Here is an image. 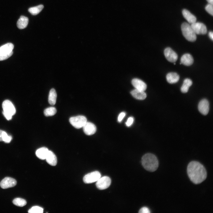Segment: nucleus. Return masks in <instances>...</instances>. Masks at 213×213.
<instances>
[{"instance_id": "obj_14", "label": "nucleus", "mask_w": 213, "mask_h": 213, "mask_svg": "<svg viewBox=\"0 0 213 213\" xmlns=\"http://www.w3.org/2000/svg\"><path fill=\"white\" fill-rule=\"evenodd\" d=\"M14 47L11 43H8L0 47V55L9 54L12 51Z\"/></svg>"}, {"instance_id": "obj_4", "label": "nucleus", "mask_w": 213, "mask_h": 213, "mask_svg": "<svg viewBox=\"0 0 213 213\" xmlns=\"http://www.w3.org/2000/svg\"><path fill=\"white\" fill-rule=\"evenodd\" d=\"M69 122L75 128L79 129L83 127L87 122V120L85 117L79 115L70 117Z\"/></svg>"}, {"instance_id": "obj_27", "label": "nucleus", "mask_w": 213, "mask_h": 213, "mask_svg": "<svg viewBox=\"0 0 213 213\" xmlns=\"http://www.w3.org/2000/svg\"><path fill=\"white\" fill-rule=\"evenodd\" d=\"M28 212L30 213H42L43 212V209L38 206H34L29 210Z\"/></svg>"}, {"instance_id": "obj_17", "label": "nucleus", "mask_w": 213, "mask_h": 213, "mask_svg": "<svg viewBox=\"0 0 213 213\" xmlns=\"http://www.w3.org/2000/svg\"><path fill=\"white\" fill-rule=\"evenodd\" d=\"M183 15L189 23L192 24L196 22V18L188 10L184 9L182 11Z\"/></svg>"}, {"instance_id": "obj_11", "label": "nucleus", "mask_w": 213, "mask_h": 213, "mask_svg": "<svg viewBox=\"0 0 213 213\" xmlns=\"http://www.w3.org/2000/svg\"><path fill=\"white\" fill-rule=\"evenodd\" d=\"M198 109L201 114L204 115H207L209 110V104L208 100L206 99L201 100L199 104Z\"/></svg>"}, {"instance_id": "obj_5", "label": "nucleus", "mask_w": 213, "mask_h": 213, "mask_svg": "<svg viewBox=\"0 0 213 213\" xmlns=\"http://www.w3.org/2000/svg\"><path fill=\"white\" fill-rule=\"evenodd\" d=\"M101 177V174L100 172L95 171L85 175L83 178V181L85 183H91L96 182Z\"/></svg>"}, {"instance_id": "obj_6", "label": "nucleus", "mask_w": 213, "mask_h": 213, "mask_svg": "<svg viewBox=\"0 0 213 213\" xmlns=\"http://www.w3.org/2000/svg\"><path fill=\"white\" fill-rule=\"evenodd\" d=\"M111 183V180L109 177L104 176L100 177L96 181V185L97 188L100 190H104L107 188Z\"/></svg>"}, {"instance_id": "obj_9", "label": "nucleus", "mask_w": 213, "mask_h": 213, "mask_svg": "<svg viewBox=\"0 0 213 213\" xmlns=\"http://www.w3.org/2000/svg\"><path fill=\"white\" fill-rule=\"evenodd\" d=\"M164 54L167 60L171 62H175L178 58L177 54L171 48H166L164 50Z\"/></svg>"}, {"instance_id": "obj_28", "label": "nucleus", "mask_w": 213, "mask_h": 213, "mask_svg": "<svg viewBox=\"0 0 213 213\" xmlns=\"http://www.w3.org/2000/svg\"><path fill=\"white\" fill-rule=\"evenodd\" d=\"M12 139V137L10 135H8L7 133L4 131L3 134V141L6 143H9Z\"/></svg>"}, {"instance_id": "obj_20", "label": "nucleus", "mask_w": 213, "mask_h": 213, "mask_svg": "<svg viewBox=\"0 0 213 213\" xmlns=\"http://www.w3.org/2000/svg\"><path fill=\"white\" fill-rule=\"evenodd\" d=\"M49 150L46 147H43L38 149L36 152V155L39 159L43 160L46 159Z\"/></svg>"}, {"instance_id": "obj_8", "label": "nucleus", "mask_w": 213, "mask_h": 213, "mask_svg": "<svg viewBox=\"0 0 213 213\" xmlns=\"http://www.w3.org/2000/svg\"><path fill=\"white\" fill-rule=\"evenodd\" d=\"M2 107L3 111L12 116L15 114V108L12 102L9 100H6L3 102Z\"/></svg>"}, {"instance_id": "obj_25", "label": "nucleus", "mask_w": 213, "mask_h": 213, "mask_svg": "<svg viewBox=\"0 0 213 213\" xmlns=\"http://www.w3.org/2000/svg\"><path fill=\"white\" fill-rule=\"evenodd\" d=\"M12 202L14 205L20 207L25 206L27 203L25 199L20 198L14 199Z\"/></svg>"}, {"instance_id": "obj_2", "label": "nucleus", "mask_w": 213, "mask_h": 213, "mask_svg": "<svg viewBox=\"0 0 213 213\" xmlns=\"http://www.w3.org/2000/svg\"><path fill=\"white\" fill-rule=\"evenodd\" d=\"M142 164L146 170L153 172L156 171L159 166V162L156 156L154 154L147 153L142 158Z\"/></svg>"}, {"instance_id": "obj_1", "label": "nucleus", "mask_w": 213, "mask_h": 213, "mask_svg": "<svg viewBox=\"0 0 213 213\" xmlns=\"http://www.w3.org/2000/svg\"><path fill=\"white\" fill-rule=\"evenodd\" d=\"M187 172L190 180L195 184H199L204 181L207 172L204 167L199 162L193 161L188 165Z\"/></svg>"}, {"instance_id": "obj_31", "label": "nucleus", "mask_w": 213, "mask_h": 213, "mask_svg": "<svg viewBox=\"0 0 213 213\" xmlns=\"http://www.w3.org/2000/svg\"><path fill=\"white\" fill-rule=\"evenodd\" d=\"M133 121L134 119L132 117H129L125 123L126 125L128 127L130 126L133 124Z\"/></svg>"}, {"instance_id": "obj_36", "label": "nucleus", "mask_w": 213, "mask_h": 213, "mask_svg": "<svg viewBox=\"0 0 213 213\" xmlns=\"http://www.w3.org/2000/svg\"><path fill=\"white\" fill-rule=\"evenodd\" d=\"M4 131L0 130V141H3L2 136Z\"/></svg>"}, {"instance_id": "obj_32", "label": "nucleus", "mask_w": 213, "mask_h": 213, "mask_svg": "<svg viewBox=\"0 0 213 213\" xmlns=\"http://www.w3.org/2000/svg\"><path fill=\"white\" fill-rule=\"evenodd\" d=\"M150 210L148 208L146 207H143L141 208L138 212L139 213H149Z\"/></svg>"}, {"instance_id": "obj_24", "label": "nucleus", "mask_w": 213, "mask_h": 213, "mask_svg": "<svg viewBox=\"0 0 213 213\" xmlns=\"http://www.w3.org/2000/svg\"><path fill=\"white\" fill-rule=\"evenodd\" d=\"M43 7L44 6L43 5H39L29 8L28 11L32 15H36L39 14L42 10Z\"/></svg>"}, {"instance_id": "obj_30", "label": "nucleus", "mask_w": 213, "mask_h": 213, "mask_svg": "<svg viewBox=\"0 0 213 213\" xmlns=\"http://www.w3.org/2000/svg\"><path fill=\"white\" fill-rule=\"evenodd\" d=\"M13 52L12 51L9 54L0 55V61L4 60L7 59L10 57L13 54Z\"/></svg>"}, {"instance_id": "obj_34", "label": "nucleus", "mask_w": 213, "mask_h": 213, "mask_svg": "<svg viewBox=\"0 0 213 213\" xmlns=\"http://www.w3.org/2000/svg\"><path fill=\"white\" fill-rule=\"evenodd\" d=\"M3 114L7 120H11L12 117V116L9 114L3 111Z\"/></svg>"}, {"instance_id": "obj_15", "label": "nucleus", "mask_w": 213, "mask_h": 213, "mask_svg": "<svg viewBox=\"0 0 213 213\" xmlns=\"http://www.w3.org/2000/svg\"><path fill=\"white\" fill-rule=\"evenodd\" d=\"M181 63L187 66L191 65L193 62V59L192 56L189 54L183 55L180 59Z\"/></svg>"}, {"instance_id": "obj_3", "label": "nucleus", "mask_w": 213, "mask_h": 213, "mask_svg": "<svg viewBox=\"0 0 213 213\" xmlns=\"http://www.w3.org/2000/svg\"><path fill=\"white\" fill-rule=\"evenodd\" d=\"M181 29L183 36L188 41L194 42L196 40V34L189 24L183 23L181 25Z\"/></svg>"}, {"instance_id": "obj_13", "label": "nucleus", "mask_w": 213, "mask_h": 213, "mask_svg": "<svg viewBox=\"0 0 213 213\" xmlns=\"http://www.w3.org/2000/svg\"><path fill=\"white\" fill-rule=\"evenodd\" d=\"M132 84L136 89L144 91L147 88L146 84L141 80L134 78L132 80Z\"/></svg>"}, {"instance_id": "obj_22", "label": "nucleus", "mask_w": 213, "mask_h": 213, "mask_svg": "<svg viewBox=\"0 0 213 213\" xmlns=\"http://www.w3.org/2000/svg\"><path fill=\"white\" fill-rule=\"evenodd\" d=\"M192 82L191 80L188 78L185 79L180 88L181 92L183 93L187 92L189 87L192 85Z\"/></svg>"}, {"instance_id": "obj_29", "label": "nucleus", "mask_w": 213, "mask_h": 213, "mask_svg": "<svg viewBox=\"0 0 213 213\" xmlns=\"http://www.w3.org/2000/svg\"><path fill=\"white\" fill-rule=\"evenodd\" d=\"M206 10L209 14L213 16V4L209 3L205 7Z\"/></svg>"}, {"instance_id": "obj_26", "label": "nucleus", "mask_w": 213, "mask_h": 213, "mask_svg": "<svg viewBox=\"0 0 213 213\" xmlns=\"http://www.w3.org/2000/svg\"><path fill=\"white\" fill-rule=\"evenodd\" d=\"M57 110L55 108L51 107L45 109L44 111V115L46 117L52 116L56 113Z\"/></svg>"}, {"instance_id": "obj_12", "label": "nucleus", "mask_w": 213, "mask_h": 213, "mask_svg": "<svg viewBox=\"0 0 213 213\" xmlns=\"http://www.w3.org/2000/svg\"><path fill=\"white\" fill-rule=\"evenodd\" d=\"M83 131L87 135H91L94 134L96 130V128L93 123L86 122L83 127Z\"/></svg>"}, {"instance_id": "obj_10", "label": "nucleus", "mask_w": 213, "mask_h": 213, "mask_svg": "<svg viewBox=\"0 0 213 213\" xmlns=\"http://www.w3.org/2000/svg\"><path fill=\"white\" fill-rule=\"evenodd\" d=\"M17 184L16 180L14 178L6 177L4 178L1 181L0 185L3 189H7L13 187Z\"/></svg>"}, {"instance_id": "obj_7", "label": "nucleus", "mask_w": 213, "mask_h": 213, "mask_svg": "<svg viewBox=\"0 0 213 213\" xmlns=\"http://www.w3.org/2000/svg\"><path fill=\"white\" fill-rule=\"evenodd\" d=\"M191 25L196 34L204 35L207 32L206 26L202 23L196 22L191 24Z\"/></svg>"}, {"instance_id": "obj_33", "label": "nucleus", "mask_w": 213, "mask_h": 213, "mask_svg": "<svg viewBox=\"0 0 213 213\" xmlns=\"http://www.w3.org/2000/svg\"><path fill=\"white\" fill-rule=\"evenodd\" d=\"M125 115V113L124 112H121L119 115L118 117V121L119 122H120L124 118Z\"/></svg>"}, {"instance_id": "obj_16", "label": "nucleus", "mask_w": 213, "mask_h": 213, "mask_svg": "<svg viewBox=\"0 0 213 213\" xmlns=\"http://www.w3.org/2000/svg\"><path fill=\"white\" fill-rule=\"evenodd\" d=\"M130 93L134 98L138 100H143L146 97V94L144 91L136 89L132 91Z\"/></svg>"}, {"instance_id": "obj_18", "label": "nucleus", "mask_w": 213, "mask_h": 213, "mask_svg": "<svg viewBox=\"0 0 213 213\" xmlns=\"http://www.w3.org/2000/svg\"><path fill=\"white\" fill-rule=\"evenodd\" d=\"M47 162L51 166H55L57 163L56 156L52 151H49L46 159Z\"/></svg>"}, {"instance_id": "obj_37", "label": "nucleus", "mask_w": 213, "mask_h": 213, "mask_svg": "<svg viewBox=\"0 0 213 213\" xmlns=\"http://www.w3.org/2000/svg\"><path fill=\"white\" fill-rule=\"evenodd\" d=\"M209 3L212 4H213V0H206Z\"/></svg>"}, {"instance_id": "obj_21", "label": "nucleus", "mask_w": 213, "mask_h": 213, "mask_svg": "<svg viewBox=\"0 0 213 213\" xmlns=\"http://www.w3.org/2000/svg\"><path fill=\"white\" fill-rule=\"evenodd\" d=\"M28 23V18L24 16H21L17 21V26L20 29H23L26 27Z\"/></svg>"}, {"instance_id": "obj_35", "label": "nucleus", "mask_w": 213, "mask_h": 213, "mask_svg": "<svg viewBox=\"0 0 213 213\" xmlns=\"http://www.w3.org/2000/svg\"><path fill=\"white\" fill-rule=\"evenodd\" d=\"M209 36L210 38L212 40H213V33L212 31H210L209 33Z\"/></svg>"}, {"instance_id": "obj_23", "label": "nucleus", "mask_w": 213, "mask_h": 213, "mask_svg": "<svg viewBox=\"0 0 213 213\" xmlns=\"http://www.w3.org/2000/svg\"><path fill=\"white\" fill-rule=\"evenodd\" d=\"M57 97V94L55 90L54 89H51L50 91L48 101L50 104L51 105H54L56 102Z\"/></svg>"}, {"instance_id": "obj_19", "label": "nucleus", "mask_w": 213, "mask_h": 213, "mask_svg": "<svg viewBox=\"0 0 213 213\" xmlns=\"http://www.w3.org/2000/svg\"><path fill=\"white\" fill-rule=\"evenodd\" d=\"M166 79L170 83L173 84L177 82L179 80V75L176 73L170 72L166 75Z\"/></svg>"}]
</instances>
